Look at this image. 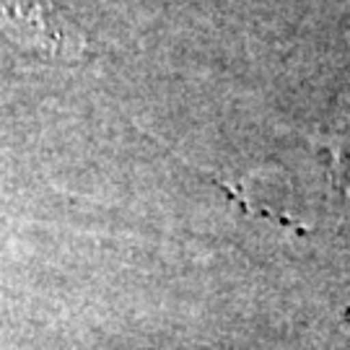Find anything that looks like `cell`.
<instances>
[{
	"label": "cell",
	"instance_id": "cell-1",
	"mask_svg": "<svg viewBox=\"0 0 350 350\" xmlns=\"http://www.w3.org/2000/svg\"><path fill=\"white\" fill-rule=\"evenodd\" d=\"M0 26L16 42L42 55L78 57L86 50L83 34L42 0H0Z\"/></svg>",
	"mask_w": 350,
	"mask_h": 350
},
{
	"label": "cell",
	"instance_id": "cell-2",
	"mask_svg": "<svg viewBox=\"0 0 350 350\" xmlns=\"http://www.w3.org/2000/svg\"><path fill=\"white\" fill-rule=\"evenodd\" d=\"M319 146L329 150L332 159V174L340 189L350 192V120L338 125L332 133L319 135Z\"/></svg>",
	"mask_w": 350,
	"mask_h": 350
}]
</instances>
